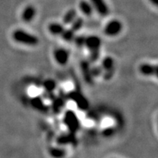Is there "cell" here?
Here are the masks:
<instances>
[{"label": "cell", "instance_id": "1", "mask_svg": "<svg viewBox=\"0 0 158 158\" xmlns=\"http://www.w3.org/2000/svg\"><path fill=\"white\" fill-rule=\"evenodd\" d=\"M13 38L15 42L29 46H35L39 43L38 37L22 29H17L13 31Z\"/></svg>", "mask_w": 158, "mask_h": 158}, {"label": "cell", "instance_id": "2", "mask_svg": "<svg viewBox=\"0 0 158 158\" xmlns=\"http://www.w3.org/2000/svg\"><path fill=\"white\" fill-rule=\"evenodd\" d=\"M101 43V39L95 35L86 37L84 45L90 51V60L92 62H96L100 56Z\"/></svg>", "mask_w": 158, "mask_h": 158}, {"label": "cell", "instance_id": "3", "mask_svg": "<svg viewBox=\"0 0 158 158\" xmlns=\"http://www.w3.org/2000/svg\"><path fill=\"white\" fill-rule=\"evenodd\" d=\"M64 123L71 133L75 134L80 127L78 116L73 110H67L64 116Z\"/></svg>", "mask_w": 158, "mask_h": 158}, {"label": "cell", "instance_id": "4", "mask_svg": "<svg viewBox=\"0 0 158 158\" xmlns=\"http://www.w3.org/2000/svg\"><path fill=\"white\" fill-rule=\"evenodd\" d=\"M122 30V23L120 21L114 19L110 21L104 28V33L108 37L116 36Z\"/></svg>", "mask_w": 158, "mask_h": 158}, {"label": "cell", "instance_id": "5", "mask_svg": "<svg viewBox=\"0 0 158 158\" xmlns=\"http://www.w3.org/2000/svg\"><path fill=\"white\" fill-rule=\"evenodd\" d=\"M69 98L75 102L78 108L81 110H86L89 108V102L85 97L77 91H73L69 93Z\"/></svg>", "mask_w": 158, "mask_h": 158}, {"label": "cell", "instance_id": "6", "mask_svg": "<svg viewBox=\"0 0 158 158\" xmlns=\"http://www.w3.org/2000/svg\"><path fill=\"white\" fill-rule=\"evenodd\" d=\"M102 68L105 72L104 78L109 80L114 73V60L110 56H106L102 61Z\"/></svg>", "mask_w": 158, "mask_h": 158}, {"label": "cell", "instance_id": "7", "mask_svg": "<svg viewBox=\"0 0 158 158\" xmlns=\"http://www.w3.org/2000/svg\"><path fill=\"white\" fill-rule=\"evenodd\" d=\"M89 2L99 15L104 17L107 16L109 14V7L105 0H90Z\"/></svg>", "mask_w": 158, "mask_h": 158}, {"label": "cell", "instance_id": "8", "mask_svg": "<svg viewBox=\"0 0 158 158\" xmlns=\"http://www.w3.org/2000/svg\"><path fill=\"white\" fill-rule=\"evenodd\" d=\"M54 57L59 64L66 65L69 61L70 54L68 51L64 48H57L54 51Z\"/></svg>", "mask_w": 158, "mask_h": 158}, {"label": "cell", "instance_id": "9", "mask_svg": "<svg viewBox=\"0 0 158 158\" xmlns=\"http://www.w3.org/2000/svg\"><path fill=\"white\" fill-rule=\"evenodd\" d=\"M139 72L145 76H155L158 78V64L153 65L148 63H144L140 65Z\"/></svg>", "mask_w": 158, "mask_h": 158}, {"label": "cell", "instance_id": "10", "mask_svg": "<svg viewBox=\"0 0 158 158\" xmlns=\"http://www.w3.org/2000/svg\"><path fill=\"white\" fill-rule=\"evenodd\" d=\"M81 70L83 75H84L85 81L88 84H92L93 82L94 77L92 76V70H91V68H90L89 63L88 61L83 60L81 62Z\"/></svg>", "mask_w": 158, "mask_h": 158}, {"label": "cell", "instance_id": "11", "mask_svg": "<svg viewBox=\"0 0 158 158\" xmlns=\"http://www.w3.org/2000/svg\"><path fill=\"white\" fill-rule=\"evenodd\" d=\"M35 15H36V9L33 6H27L22 12L21 19L24 22L29 23L33 21Z\"/></svg>", "mask_w": 158, "mask_h": 158}, {"label": "cell", "instance_id": "12", "mask_svg": "<svg viewBox=\"0 0 158 158\" xmlns=\"http://www.w3.org/2000/svg\"><path fill=\"white\" fill-rule=\"evenodd\" d=\"M79 9L86 16H90L93 13V6L91 4L90 2L86 0H81L79 3Z\"/></svg>", "mask_w": 158, "mask_h": 158}, {"label": "cell", "instance_id": "13", "mask_svg": "<svg viewBox=\"0 0 158 158\" xmlns=\"http://www.w3.org/2000/svg\"><path fill=\"white\" fill-rule=\"evenodd\" d=\"M31 106L39 111L45 112L48 110V107L40 97H35L31 100Z\"/></svg>", "mask_w": 158, "mask_h": 158}, {"label": "cell", "instance_id": "14", "mask_svg": "<svg viewBox=\"0 0 158 158\" xmlns=\"http://www.w3.org/2000/svg\"><path fill=\"white\" fill-rule=\"evenodd\" d=\"M48 28L49 32L54 36H61L65 29L62 24L58 23H51Z\"/></svg>", "mask_w": 158, "mask_h": 158}, {"label": "cell", "instance_id": "15", "mask_svg": "<svg viewBox=\"0 0 158 158\" xmlns=\"http://www.w3.org/2000/svg\"><path fill=\"white\" fill-rule=\"evenodd\" d=\"M77 11L75 9H70L65 13L63 17V23L64 24H71L73 21L76 19Z\"/></svg>", "mask_w": 158, "mask_h": 158}, {"label": "cell", "instance_id": "16", "mask_svg": "<svg viewBox=\"0 0 158 158\" xmlns=\"http://www.w3.org/2000/svg\"><path fill=\"white\" fill-rule=\"evenodd\" d=\"M43 86H44L45 92L48 94H51L53 93L54 91L56 89V84L52 79H48V80L45 81L44 83H43Z\"/></svg>", "mask_w": 158, "mask_h": 158}, {"label": "cell", "instance_id": "17", "mask_svg": "<svg viewBox=\"0 0 158 158\" xmlns=\"http://www.w3.org/2000/svg\"><path fill=\"white\" fill-rule=\"evenodd\" d=\"M75 33L76 32L71 28L69 29H64L61 37L66 42H73L74 40L75 37H76L75 36Z\"/></svg>", "mask_w": 158, "mask_h": 158}, {"label": "cell", "instance_id": "18", "mask_svg": "<svg viewBox=\"0 0 158 158\" xmlns=\"http://www.w3.org/2000/svg\"><path fill=\"white\" fill-rule=\"evenodd\" d=\"M84 26V19L82 18L76 17V19L73 21L71 23V29L73 30L75 32L80 30Z\"/></svg>", "mask_w": 158, "mask_h": 158}, {"label": "cell", "instance_id": "19", "mask_svg": "<svg viewBox=\"0 0 158 158\" xmlns=\"http://www.w3.org/2000/svg\"><path fill=\"white\" fill-rule=\"evenodd\" d=\"M65 150L61 149V148H51V149L49 150V153L50 155L54 157H64Z\"/></svg>", "mask_w": 158, "mask_h": 158}, {"label": "cell", "instance_id": "20", "mask_svg": "<svg viewBox=\"0 0 158 158\" xmlns=\"http://www.w3.org/2000/svg\"><path fill=\"white\" fill-rule=\"evenodd\" d=\"M64 103V100L63 98H59L54 99V103H53V110L56 113L60 111L61 108L63 107V105Z\"/></svg>", "mask_w": 158, "mask_h": 158}, {"label": "cell", "instance_id": "21", "mask_svg": "<svg viewBox=\"0 0 158 158\" xmlns=\"http://www.w3.org/2000/svg\"><path fill=\"white\" fill-rule=\"evenodd\" d=\"M70 135H63V136H61L60 138H58V143H70L71 142V141L73 140V133H71L70 134Z\"/></svg>", "mask_w": 158, "mask_h": 158}, {"label": "cell", "instance_id": "22", "mask_svg": "<svg viewBox=\"0 0 158 158\" xmlns=\"http://www.w3.org/2000/svg\"><path fill=\"white\" fill-rule=\"evenodd\" d=\"M85 40H86V37L84 36H77L75 37L74 38V42L76 43V45L78 47H82L84 46L85 44Z\"/></svg>", "mask_w": 158, "mask_h": 158}, {"label": "cell", "instance_id": "23", "mask_svg": "<svg viewBox=\"0 0 158 158\" xmlns=\"http://www.w3.org/2000/svg\"><path fill=\"white\" fill-rule=\"evenodd\" d=\"M91 70H92V76L98 77L102 73V67L101 68H100V67H94V68H91Z\"/></svg>", "mask_w": 158, "mask_h": 158}, {"label": "cell", "instance_id": "24", "mask_svg": "<svg viewBox=\"0 0 158 158\" xmlns=\"http://www.w3.org/2000/svg\"><path fill=\"white\" fill-rule=\"evenodd\" d=\"M114 133V128L107 127L103 130V131H102V135L106 136V137H110L111 135H113Z\"/></svg>", "mask_w": 158, "mask_h": 158}, {"label": "cell", "instance_id": "25", "mask_svg": "<svg viewBox=\"0 0 158 158\" xmlns=\"http://www.w3.org/2000/svg\"><path fill=\"white\" fill-rule=\"evenodd\" d=\"M149 2L152 4L153 5H155V7H158V0H149Z\"/></svg>", "mask_w": 158, "mask_h": 158}]
</instances>
